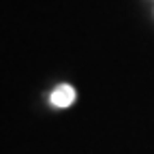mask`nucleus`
<instances>
[{
  "instance_id": "nucleus-1",
  "label": "nucleus",
  "mask_w": 154,
  "mask_h": 154,
  "mask_svg": "<svg viewBox=\"0 0 154 154\" xmlns=\"http://www.w3.org/2000/svg\"><path fill=\"white\" fill-rule=\"evenodd\" d=\"M73 101H75V90H73L71 86H66V84L58 86V88L51 92V103H54L56 107H69Z\"/></svg>"
}]
</instances>
